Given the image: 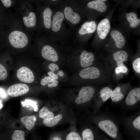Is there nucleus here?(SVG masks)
Here are the masks:
<instances>
[{
	"mask_svg": "<svg viewBox=\"0 0 140 140\" xmlns=\"http://www.w3.org/2000/svg\"><path fill=\"white\" fill-rule=\"evenodd\" d=\"M9 40L11 45L16 48H23L27 45L28 42L26 34L18 31L11 32L9 35Z\"/></svg>",
	"mask_w": 140,
	"mask_h": 140,
	"instance_id": "nucleus-1",
	"label": "nucleus"
},
{
	"mask_svg": "<svg viewBox=\"0 0 140 140\" xmlns=\"http://www.w3.org/2000/svg\"><path fill=\"white\" fill-rule=\"evenodd\" d=\"M95 92L94 88L91 86L82 87L79 91L78 96L75 99V103L80 104L88 102L94 97Z\"/></svg>",
	"mask_w": 140,
	"mask_h": 140,
	"instance_id": "nucleus-2",
	"label": "nucleus"
},
{
	"mask_svg": "<svg viewBox=\"0 0 140 140\" xmlns=\"http://www.w3.org/2000/svg\"><path fill=\"white\" fill-rule=\"evenodd\" d=\"M99 128L109 136L114 138L117 136L118 128L113 122L109 120H103L99 123Z\"/></svg>",
	"mask_w": 140,
	"mask_h": 140,
	"instance_id": "nucleus-3",
	"label": "nucleus"
},
{
	"mask_svg": "<svg viewBox=\"0 0 140 140\" xmlns=\"http://www.w3.org/2000/svg\"><path fill=\"white\" fill-rule=\"evenodd\" d=\"M29 90V88L27 85L19 83L14 84L9 87L7 92L10 96L15 97L26 93Z\"/></svg>",
	"mask_w": 140,
	"mask_h": 140,
	"instance_id": "nucleus-4",
	"label": "nucleus"
},
{
	"mask_svg": "<svg viewBox=\"0 0 140 140\" xmlns=\"http://www.w3.org/2000/svg\"><path fill=\"white\" fill-rule=\"evenodd\" d=\"M17 77L20 81L27 83H32L34 79L32 71L26 67H22L17 70Z\"/></svg>",
	"mask_w": 140,
	"mask_h": 140,
	"instance_id": "nucleus-5",
	"label": "nucleus"
},
{
	"mask_svg": "<svg viewBox=\"0 0 140 140\" xmlns=\"http://www.w3.org/2000/svg\"><path fill=\"white\" fill-rule=\"evenodd\" d=\"M41 54L43 57L48 61L55 62L58 60L57 52L53 48L50 46H45L42 49Z\"/></svg>",
	"mask_w": 140,
	"mask_h": 140,
	"instance_id": "nucleus-6",
	"label": "nucleus"
},
{
	"mask_svg": "<svg viewBox=\"0 0 140 140\" xmlns=\"http://www.w3.org/2000/svg\"><path fill=\"white\" fill-rule=\"evenodd\" d=\"M80 76L85 79H94L97 78L100 75V72L97 68L91 67L86 68L80 72Z\"/></svg>",
	"mask_w": 140,
	"mask_h": 140,
	"instance_id": "nucleus-7",
	"label": "nucleus"
},
{
	"mask_svg": "<svg viewBox=\"0 0 140 140\" xmlns=\"http://www.w3.org/2000/svg\"><path fill=\"white\" fill-rule=\"evenodd\" d=\"M110 26L109 21L107 18H105L102 20L98 24L97 31L99 38L104 39L106 37L109 33Z\"/></svg>",
	"mask_w": 140,
	"mask_h": 140,
	"instance_id": "nucleus-8",
	"label": "nucleus"
},
{
	"mask_svg": "<svg viewBox=\"0 0 140 140\" xmlns=\"http://www.w3.org/2000/svg\"><path fill=\"white\" fill-rule=\"evenodd\" d=\"M94 55L92 52L85 50L81 53L80 57V63L82 67H86L93 64L94 60Z\"/></svg>",
	"mask_w": 140,
	"mask_h": 140,
	"instance_id": "nucleus-9",
	"label": "nucleus"
},
{
	"mask_svg": "<svg viewBox=\"0 0 140 140\" xmlns=\"http://www.w3.org/2000/svg\"><path fill=\"white\" fill-rule=\"evenodd\" d=\"M140 100V88H134L129 93L125 99L126 104L129 105H134Z\"/></svg>",
	"mask_w": 140,
	"mask_h": 140,
	"instance_id": "nucleus-10",
	"label": "nucleus"
},
{
	"mask_svg": "<svg viewBox=\"0 0 140 140\" xmlns=\"http://www.w3.org/2000/svg\"><path fill=\"white\" fill-rule=\"evenodd\" d=\"M64 12L66 18L72 23L76 24L80 22V16L74 12L71 7L68 6L65 7Z\"/></svg>",
	"mask_w": 140,
	"mask_h": 140,
	"instance_id": "nucleus-11",
	"label": "nucleus"
},
{
	"mask_svg": "<svg viewBox=\"0 0 140 140\" xmlns=\"http://www.w3.org/2000/svg\"><path fill=\"white\" fill-rule=\"evenodd\" d=\"M110 34L114 40L116 47L118 48H122L124 46L126 41L122 33L118 31L114 30L111 31Z\"/></svg>",
	"mask_w": 140,
	"mask_h": 140,
	"instance_id": "nucleus-12",
	"label": "nucleus"
},
{
	"mask_svg": "<svg viewBox=\"0 0 140 140\" xmlns=\"http://www.w3.org/2000/svg\"><path fill=\"white\" fill-rule=\"evenodd\" d=\"M96 27V24L95 22H86L82 25L79 33L81 35L91 33L95 32Z\"/></svg>",
	"mask_w": 140,
	"mask_h": 140,
	"instance_id": "nucleus-13",
	"label": "nucleus"
},
{
	"mask_svg": "<svg viewBox=\"0 0 140 140\" xmlns=\"http://www.w3.org/2000/svg\"><path fill=\"white\" fill-rule=\"evenodd\" d=\"M64 18L63 13L60 11L57 12L54 15L52 24V29L53 31L57 32L60 30Z\"/></svg>",
	"mask_w": 140,
	"mask_h": 140,
	"instance_id": "nucleus-14",
	"label": "nucleus"
},
{
	"mask_svg": "<svg viewBox=\"0 0 140 140\" xmlns=\"http://www.w3.org/2000/svg\"><path fill=\"white\" fill-rule=\"evenodd\" d=\"M113 57L117 66L119 67L124 65L123 62L127 59L128 55L124 51H120L113 53Z\"/></svg>",
	"mask_w": 140,
	"mask_h": 140,
	"instance_id": "nucleus-15",
	"label": "nucleus"
},
{
	"mask_svg": "<svg viewBox=\"0 0 140 140\" xmlns=\"http://www.w3.org/2000/svg\"><path fill=\"white\" fill-rule=\"evenodd\" d=\"M36 120V117L35 115L24 116L20 118L21 122L25 125L26 129L29 130L33 128Z\"/></svg>",
	"mask_w": 140,
	"mask_h": 140,
	"instance_id": "nucleus-16",
	"label": "nucleus"
},
{
	"mask_svg": "<svg viewBox=\"0 0 140 140\" xmlns=\"http://www.w3.org/2000/svg\"><path fill=\"white\" fill-rule=\"evenodd\" d=\"M87 6L90 8L96 10L101 12L105 11L107 8L104 2L97 0L89 2L88 3Z\"/></svg>",
	"mask_w": 140,
	"mask_h": 140,
	"instance_id": "nucleus-17",
	"label": "nucleus"
},
{
	"mask_svg": "<svg viewBox=\"0 0 140 140\" xmlns=\"http://www.w3.org/2000/svg\"><path fill=\"white\" fill-rule=\"evenodd\" d=\"M24 24L27 27H33L35 26L36 23V17L35 14L30 12L28 17L25 16L23 18Z\"/></svg>",
	"mask_w": 140,
	"mask_h": 140,
	"instance_id": "nucleus-18",
	"label": "nucleus"
},
{
	"mask_svg": "<svg viewBox=\"0 0 140 140\" xmlns=\"http://www.w3.org/2000/svg\"><path fill=\"white\" fill-rule=\"evenodd\" d=\"M126 17L127 20L130 23V27L135 28L140 24V19L137 18V14L133 12L127 13Z\"/></svg>",
	"mask_w": 140,
	"mask_h": 140,
	"instance_id": "nucleus-19",
	"label": "nucleus"
},
{
	"mask_svg": "<svg viewBox=\"0 0 140 140\" xmlns=\"http://www.w3.org/2000/svg\"><path fill=\"white\" fill-rule=\"evenodd\" d=\"M62 117L61 114H59L52 117L44 119L43 121V123L48 127H53L59 123Z\"/></svg>",
	"mask_w": 140,
	"mask_h": 140,
	"instance_id": "nucleus-20",
	"label": "nucleus"
},
{
	"mask_svg": "<svg viewBox=\"0 0 140 140\" xmlns=\"http://www.w3.org/2000/svg\"><path fill=\"white\" fill-rule=\"evenodd\" d=\"M52 11L49 8H47L44 10L43 15L44 25L47 29L50 28L52 25L51 16L52 15Z\"/></svg>",
	"mask_w": 140,
	"mask_h": 140,
	"instance_id": "nucleus-21",
	"label": "nucleus"
},
{
	"mask_svg": "<svg viewBox=\"0 0 140 140\" xmlns=\"http://www.w3.org/2000/svg\"><path fill=\"white\" fill-rule=\"evenodd\" d=\"M124 97V95L121 91V88L118 86L113 90L111 97L113 101L118 102L122 100Z\"/></svg>",
	"mask_w": 140,
	"mask_h": 140,
	"instance_id": "nucleus-22",
	"label": "nucleus"
},
{
	"mask_svg": "<svg viewBox=\"0 0 140 140\" xmlns=\"http://www.w3.org/2000/svg\"><path fill=\"white\" fill-rule=\"evenodd\" d=\"M40 83L43 86L47 84L49 87L52 88L57 86L58 84V81L50 76H46L41 80Z\"/></svg>",
	"mask_w": 140,
	"mask_h": 140,
	"instance_id": "nucleus-23",
	"label": "nucleus"
},
{
	"mask_svg": "<svg viewBox=\"0 0 140 140\" xmlns=\"http://www.w3.org/2000/svg\"><path fill=\"white\" fill-rule=\"evenodd\" d=\"M113 90L108 87H104L100 92V97L103 101L105 102L111 97Z\"/></svg>",
	"mask_w": 140,
	"mask_h": 140,
	"instance_id": "nucleus-24",
	"label": "nucleus"
},
{
	"mask_svg": "<svg viewBox=\"0 0 140 140\" xmlns=\"http://www.w3.org/2000/svg\"><path fill=\"white\" fill-rule=\"evenodd\" d=\"M39 117L42 119H45L54 116L53 113L49 111L47 108L45 107H43L39 112Z\"/></svg>",
	"mask_w": 140,
	"mask_h": 140,
	"instance_id": "nucleus-25",
	"label": "nucleus"
},
{
	"mask_svg": "<svg viewBox=\"0 0 140 140\" xmlns=\"http://www.w3.org/2000/svg\"><path fill=\"white\" fill-rule=\"evenodd\" d=\"M82 140H95L93 132L89 128L86 129L82 131Z\"/></svg>",
	"mask_w": 140,
	"mask_h": 140,
	"instance_id": "nucleus-26",
	"label": "nucleus"
},
{
	"mask_svg": "<svg viewBox=\"0 0 140 140\" xmlns=\"http://www.w3.org/2000/svg\"><path fill=\"white\" fill-rule=\"evenodd\" d=\"M65 140H82L80 135L77 132L72 131L68 133L65 137Z\"/></svg>",
	"mask_w": 140,
	"mask_h": 140,
	"instance_id": "nucleus-27",
	"label": "nucleus"
},
{
	"mask_svg": "<svg viewBox=\"0 0 140 140\" xmlns=\"http://www.w3.org/2000/svg\"><path fill=\"white\" fill-rule=\"evenodd\" d=\"M22 103L23 106L27 107V106H30L32 107L35 111H37L38 110V109L36 103L34 101L26 99L24 102H22Z\"/></svg>",
	"mask_w": 140,
	"mask_h": 140,
	"instance_id": "nucleus-28",
	"label": "nucleus"
},
{
	"mask_svg": "<svg viewBox=\"0 0 140 140\" xmlns=\"http://www.w3.org/2000/svg\"><path fill=\"white\" fill-rule=\"evenodd\" d=\"M8 72L6 69L5 66L0 63V80L5 79L7 77Z\"/></svg>",
	"mask_w": 140,
	"mask_h": 140,
	"instance_id": "nucleus-29",
	"label": "nucleus"
},
{
	"mask_svg": "<svg viewBox=\"0 0 140 140\" xmlns=\"http://www.w3.org/2000/svg\"><path fill=\"white\" fill-rule=\"evenodd\" d=\"M132 66L135 71L137 72L140 73V58H138L133 62Z\"/></svg>",
	"mask_w": 140,
	"mask_h": 140,
	"instance_id": "nucleus-30",
	"label": "nucleus"
},
{
	"mask_svg": "<svg viewBox=\"0 0 140 140\" xmlns=\"http://www.w3.org/2000/svg\"><path fill=\"white\" fill-rule=\"evenodd\" d=\"M128 71L127 68L124 65L115 68V72L117 74L120 73H126Z\"/></svg>",
	"mask_w": 140,
	"mask_h": 140,
	"instance_id": "nucleus-31",
	"label": "nucleus"
},
{
	"mask_svg": "<svg viewBox=\"0 0 140 140\" xmlns=\"http://www.w3.org/2000/svg\"><path fill=\"white\" fill-rule=\"evenodd\" d=\"M133 125L135 128L140 130V116L134 120L133 122Z\"/></svg>",
	"mask_w": 140,
	"mask_h": 140,
	"instance_id": "nucleus-32",
	"label": "nucleus"
},
{
	"mask_svg": "<svg viewBox=\"0 0 140 140\" xmlns=\"http://www.w3.org/2000/svg\"><path fill=\"white\" fill-rule=\"evenodd\" d=\"M48 68L51 71L54 72L55 71H57L59 69V66L55 64L52 63L48 65Z\"/></svg>",
	"mask_w": 140,
	"mask_h": 140,
	"instance_id": "nucleus-33",
	"label": "nucleus"
},
{
	"mask_svg": "<svg viewBox=\"0 0 140 140\" xmlns=\"http://www.w3.org/2000/svg\"><path fill=\"white\" fill-rule=\"evenodd\" d=\"M1 1L6 7H9L11 5V1L10 0H1Z\"/></svg>",
	"mask_w": 140,
	"mask_h": 140,
	"instance_id": "nucleus-34",
	"label": "nucleus"
},
{
	"mask_svg": "<svg viewBox=\"0 0 140 140\" xmlns=\"http://www.w3.org/2000/svg\"><path fill=\"white\" fill-rule=\"evenodd\" d=\"M48 74L49 76L54 79L56 80L58 79V75L55 74L54 72L52 71L49 72L48 73Z\"/></svg>",
	"mask_w": 140,
	"mask_h": 140,
	"instance_id": "nucleus-35",
	"label": "nucleus"
},
{
	"mask_svg": "<svg viewBox=\"0 0 140 140\" xmlns=\"http://www.w3.org/2000/svg\"><path fill=\"white\" fill-rule=\"evenodd\" d=\"M50 140H62V137L58 135H55L51 138Z\"/></svg>",
	"mask_w": 140,
	"mask_h": 140,
	"instance_id": "nucleus-36",
	"label": "nucleus"
},
{
	"mask_svg": "<svg viewBox=\"0 0 140 140\" xmlns=\"http://www.w3.org/2000/svg\"><path fill=\"white\" fill-rule=\"evenodd\" d=\"M4 91L2 89H0V94L3 97H5L6 94Z\"/></svg>",
	"mask_w": 140,
	"mask_h": 140,
	"instance_id": "nucleus-37",
	"label": "nucleus"
},
{
	"mask_svg": "<svg viewBox=\"0 0 140 140\" xmlns=\"http://www.w3.org/2000/svg\"><path fill=\"white\" fill-rule=\"evenodd\" d=\"M57 74L61 76H62L64 75V73L63 71H58Z\"/></svg>",
	"mask_w": 140,
	"mask_h": 140,
	"instance_id": "nucleus-38",
	"label": "nucleus"
},
{
	"mask_svg": "<svg viewBox=\"0 0 140 140\" xmlns=\"http://www.w3.org/2000/svg\"><path fill=\"white\" fill-rule=\"evenodd\" d=\"M2 107V102L1 100H0V109H1Z\"/></svg>",
	"mask_w": 140,
	"mask_h": 140,
	"instance_id": "nucleus-39",
	"label": "nucleus"
},
{
	"mask_svg": "<svg viewBox=\"0 0 140 140\" xmlns=\"http://www.w3.org/2000/svg\"><path fill=\"white\" fill-rule=\"evenodd\" d=\"M97 1H98L103 2L104 1H107V0H97Z\"/></svg>",
	"mask_w": 140,
	"mask_h": 140,
	"instance_id": "nucleus-40",
	"label": "nucleus"
},
{
	"mask_svg": "<svg viewBox=\"0 0 140 140\" xmlns=\"http://www.w3.org/2000/svg\"><path fill=\"white\" fill-rule=\"evenodd\" d=\"M52 1H55L56 0H52Z\"/></svg>",
	"mask_w": 140,
	"mask_h": 140,
	"instance_id": "nucleus-41",
	"label": "nucleus"
}]
</instances>
